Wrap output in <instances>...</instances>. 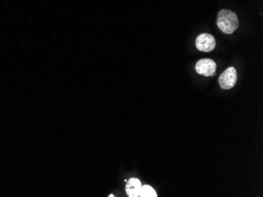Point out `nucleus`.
Returning <instances> with one entry per match:
<instances>
[{
    "label": "nucleus",
    "mask_w": 263,
    "mask_h": 197,
    "mask_svg": "<svg viewBox=\"0 0 263 197\" xmlns=\"http://www.w3.org/2000/svg\"><path fill=\"white\" fill-rule=\"evenodd\" d=\"M217 25L225 34H233L239 27L237 15L236 13L229 10H222L218 13Z\"/></svg>",
    "instance_id": "obj_1"
},
{
    "label": "nucleus",
    "mask_w": 263,
    "mask_h": 197,
    "mask_svg": "<svg viewBox=\"0 0 263 197\" xmlns=\"http://www.w3.org/2000/svg\"><path fill=\"white\" fill-rule=\"evenodd\" d=\"M219 85L223 90L232 89L237 82V72L234 67L225 69L219 76Z\"/></svg>",
    "instance_id": "obj_2"
},
{
    "label": "nucleus",
    "mask_w": 263,
    "mask_h": 197,
    "mask_svg": "<svg viewBox=\"0 0 263 197\" xmlns=\"http://www.w3.org/2000/svg\"><path fill=\"white\" fill-rule=\"evenodd\" d=\"M195 47L202 52H211L216 47V40L209 33H202L195 40Z\"/></svg>",
    "instance_id": "obj_3"
},
{
    "label": "nucleus",
    "mask_w": 263,
    "mask_h": 197,
    "mask_svg": "<svg viewBox=\"0 0 263 197\" xmlns=\"http://www.w3.org/2000/svg\"><path fill=\"white\" fill-rule=\"evenodd\" d=\"M195 71L200 75H204L206 77L212 76L216 73V63L209 58L200 60L195 64Z\"/></svg>",
    "instance_id": "obj_4"
},
{
    "label": "nucleus",
    "mask_w": 263,
    "mask_h": 197,
    "mask_svg": "<svg viewBox=\"0 0 263 197\" xmlns=\"http://www.w3.org/2000/svg\"><path fill=\"white\" fill-rule=\"evenodd\" d=\"M141 182L138 178L132 177L127 181L125 191L129 197H138L141 193Z\"/></svg>",
    "instance_id": "obj_5"
},
{
    "label": "nucleus",
    "mask_w": 263,
    "mask_h": 197,
    "mask_svg": "<svg viewBox=\"0 0 263 197\" xmlns=\"http://www.w3.org/2000/svg\"><path fill=\"white\" fill-rule=\"evenodd\" d=\"M140 196L141 197H157L158 195L155 192V190L150 185H144L141 187V193Z\"/></svg>",
    "instance_id": "obj_6"
}]
</instances>
